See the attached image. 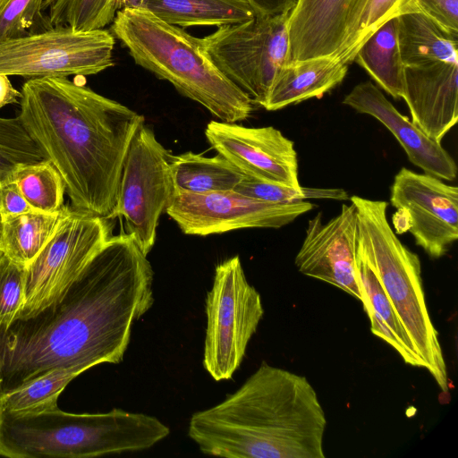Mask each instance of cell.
Returning <instances> with one entry per match:
<instances>
[{
	"label": "cell",
	"mask_w": 458,
	"mask_h": 458,
	"mask_svg": "<svg viewBox=\"0 0 458 458\" xmlns=\"http://www.w3.org/2000/svg\"><path fill=\"white\" fill-rule=\"evenodd\" d=\"M153 279L133 238L111 236L56 300L0 330V398L56 369L120 363L154 303Z\"/></svg>",
	"instance_id": "6da1fadb"
},
{
	"label": "cell",
	"mask_w": 458,
	"mask_h": 458,
	"mask_svg": "<svg viewBox=\"0 0 458 458\" xmlns=\"http://www.w3.org/2000/svg\"><path fill=\"white\" fill-rule=\"evenodd\" d=\"M19 118L61 175L72 208L110 219L144 116L67 77L27 80Z\"/></svg>",
	"instance_id": "7a4b0ae2"
},
{
	"label": "cell",
	"mask_w": 458,
	"mask_h": 458,
	"mask_svg": "<svg viewBox=\"0 0 458 458\" xmlns=\"http://www.w3.org/2000/svg\"><path fill=\"white\" fill-rule=\"evenodd\" d=\"M324 409L301 375L262 362L221 403L193 413L188 435L225 458H325Z\"/></svg>",
	"instance_id": "3957f363"
},
{
	"label": "cell",
	"mask_w": 458,
	"mask_h": 458,
	"mask_svg": "<svg viewBox=\"0 0 458 458\" xmlns=\"http://www.w3.org/2000/svg\"><path fill=\"white\" fill-rule=\"evenodd\" d=\"M111 30L136 64L170 82L219 121L238 123L250 117L253 103L218 70L200 38L144 8L118 11Z\"/></svg>",
	"instance_id": "277c9868"
},
{
	"label": "cell",
	"mask_w": 458,
	"mask_h": 458,
	"mask_svg": "<svg viewBox=\"0 0 458 458\" xmlns=\"http://www.w3.org/2000/svg\"><path fill=\"white\" fill-rule=\"evenodd\" d=\"M169 428L157 418L114 408L70 413L58 407L32 412L0 410V455L87 458L148 449Z\"/></svg>",
	"instance_id": "5b68a950"
},
{
	"label": "cell",
	"mask_w": 458,
	"mask_h": 458,
	"mask_svg": "<svg viewBox=\"0 0 458 458\" xmlns=\"http://www.w3.org/2000/svg\"><path fill=\"white\" fill-rule=\"evenodd\" d=\"M358 217L357 250L380 282L411 345L439 388L447 392L446 365L438 333L426 304L419 256L390 226L388 204L353 195Z\"/></svg>",
	"instance_id": "8992f818"
},
{
	"label": "cell",
	"mask_w": 458,
	"mask_h": 458,
	"mask_svg": "<svg viewBox=\"0 0 458 458\" xmlns=\"http://www.w3.org/2000/svg\"><path fill=\"white\" fill-rule=\"evenodd\" d=\"M206 315L203 367L215 381L229 380L264 315L261 296L248 282L238 255L216 265Z\"/></svg>",
	"instance_id": "52a82bcc"
},
{
	"label": "cell",
	"mask_w": 458,
	"mask_h": 458,
	"mask_svg": "<svg viewBox=\"0 0 458 458\" xmlns=\"http://www.w3.org/2000/svg\"><path fill=\"white\" fill-rule=\"evenodd\" d=\"M289 14H256L200 38L218 70L255 105L263 106L278 69L287 62Z\"/></svg>",
	"instance_id": "ba28073f"
},
{
	"label": "cell",
	"mask_w": 458,
	"mask_h": 458,
	"mask_svg": "<svg viewBox=\"0 0 458 458\" xmlns=\"http://www.w3.org/2000/svg\"><path fill=\"white\" fill-rule=\"evenodd\" d=\"M170 156L144 123L135 132L123 165L110 219H124L126 233L145 255L155 245L160 216L176 191Z\"/></svg>",
	"instance_id": "9c48e42d"
},
{
	"label": "cell",
	"mask_w": 458,
	"mask_h": 458,
	"mask_svg": "<svg viewBox=\"0 0 458 458\" xmlns=\"http://www.w3.org/2000/svg\"><path fill=\"white\" fill-rule=\"evenodd\" d=\"M109 220L66 206L55 233L26 267L24 301L16 318L34 315L70 286L112 236Z\"/></svg>",
	"instance_id": "30bf717a"
},
{
	"label": "cell",
	"mask_w": 458,
	"mask_h": 458,
	"mask_svg": "<svg viewBox=\"0 0 458 458\" xmlns=\"http://www.w3.org/2000/svg\"><path fill=\"white\" fill-rule=\"evenodd\" d=\"M114 36L107 30L49 28L0 42V74L27 80L88 76L114 65Z\"/></svg>",
	"instance_id": "8fae6325"
},
{
	"label": "cell",
	"mask_w": 458,
	"mask_h": 458,
	"mask_svg": "<svg viewBox=\"0 0 458 458\" xmlns=\"http://www.w3.org/2000/svg\"><path fill=\"white\" fill-rule=\"evenodd\" d=\"M312 208L306 200L269 202L234 190L207 193L176 190L165 212L183 233L208 236L245 228H280Z\"/></svg>",
	"instance_id": "7c38bea8"
},
{
	"label": "cell",
	"mask_w": 458,
	"mask_h": 458,
	"mask_svg": "<svg viewBox=\"0 0 458 458\" xmlns=\"http://www.w3.org/2000/svg\"><path fill=\"white\" fill-rule=\"evenodd\" d=\"M390 202L408 220L417 245L434 259L458 239V188L428 174L403 167L390 188Z\"/></svg>",
	"instance_id": "4fadbf2b"
},
{
	"label": "cell",
	"mask_w": 458,
	"mask_h": 458,
	"mask_svg": "<svg viewBox=\"0 0 458 458\" xmlns=\"http://www.w3.org/2000/svg\"><path fill=\"white\" fill-rule=\"evenodd\" d=\"M205 136L211 148L243 174L302 187L294 143L275 127L212 120Z\"/></svg>",
	"instance_id": "5bb4252c"
},
{
	"label": "cell",
	"mask_w": 458,
	"mask_h": 458,
	"mask_svg": "<svg viewBox=\"0 0 458 458\" xmlns=\"http://www.w3.org/2000/svg\"><path fill=\"white\" fill-rule=\"evenodd\" d=\"M358 233L357 212L352 202L343 204L340 212L327 222L318 213L308 221L294 259L297 269L360 301L355 269Z\"/></svg>",
	"instance_id": "9a60e30c"
},
{
	"label": "cell",
	"mask_w": 458,
	"mask_h": 458,
	"mask_svg": "<svg viewBox=\"0 0 458 458\" xmlns=\"http://www.w3.org/2000/svg\"><path fill=\"white\" fill-rule=\"evenodd\" d=\"M402 98L412 123L441 144L458 121V63L404 66Z\"/></svg>",
	"instance_id": "2e32d148"
},
{
	"label": "cell",
	"mask_w": 458,
	"mask_h": 458,
	"mask_svg": "<svg viewBox=\"0 0 458 458\" xmlns=\"http://www.w3.org/2000/svg\"><path fill=\"white\" fill-rule=\"evenodd\" d=\"M343 104L379 121L397 140L409 161L425 174L446 181L455 179L457 166L451 155L440 143L431 140L400 114L371 81L360 82L353 87L344 97Z\"/></svg>",
	"instance_id": "e0dca14e"
},
{
	"label": "cell",
	"mask_w": 458,
	"mask_h": 458,
	"mask_svg": "<svg viewBox=\"0 0 458 458\" xmlns=\"http://www.w3.org/2000/svg\"><path fill=\"white\" fill-rule=\"evenodd\" d=\"M350 2L299 0L288 18L287 62L335 56L344 41Z\"/></svg>",
	"instance_id": "ac0fdd59"
},
{
	"label": "cell",
	"mask_w": 458,
	"mask_h": 458,
	"mask_svg": "<svg viewBox=\"0 0 458 458\" xmlns=\"http://www.w3.org/2000/svg\"><path fill=\"white\" fill-rule=\"evenodd\" d=\"M348 65L335 56L287 62L277 71L262 107L276 111L313 98H321L339 85Z\"/></svg>",
	"instance_id": "d6986e66"
},
{
	"label": "cell",
	"mask_w": 458,
	"mask_h": 458,
	"mask_svg": "<svg viewBox=\"0 0 458 458\" xmlns=\"http://www.w3.org/2000/svg\"><path fill=\"white\" fill-rule=\"evenodd\" d=\"M396 18L398 47L404 66L438 61L458 63V35L421 13H405Z\"/></svg>",
	"instance_id": "ffe728a7"
},
{
	"label": "cell",
	"mask_w": 458,
	"mask_h": 458,
	"mask_svg": "<svg viewBox=\"0 0 458 458\" xmlns=\"http://www.w3.org/2000/svg\"><path fill=\"white\" fill-rule=\"evenodd\" d=\"M355 269L361 294L360 301L370 320L371 332L393 347L406 364L423 368L380 282L357 247Z\"/></svg>",
	"instance_id": "44dd1931"
},
{
	"label": "cell",
	"mask_w": 458,
	"mask_h": 458,
	"mask_svg": "<svg viewBox=\"0 0 458 458\" xmlns=\"http://www.w3.org/2000/svg\"><path fill=\"white\" fill-rule=\"evenodd\" d=\"M144 9L182 28L220 27L249 21L257 14L246 0H148Z\"/></svg>",
	"instance_id": "7402d4cb"
},
{
	"label": "cell",
	"mask_w": 458,
	"mask_h": 458,
	"mask_svg": "<svg viewBox=\"0 0 458 458\" xmlns=\"http://www.w3.org/2000/svg\"><path fill=\"white\" fill-rule=\"evenodd\" d=\"M65 208L64 206L53 213L30 209L1 217L0 250L14 262L27 267L55 233Z\"/></svg>",
	"instance_id": "603a6c76"
},
{
	"label": "cell",
	"mask_w": 458,
	"mask_h": 458,
	"mask_svg": "<svg viewBox=\"0 0 458 458\" xmlns=\"http://www.w3.org/2000/svg\"><path fill=\"white\" fill-rule=\"evenodd\" d=\"M353 62L393 98L403 97L404 65L398 47L396 17L386 21L366 39Z\"/></svg>",
	"instance_id": "cb8c5ba5"
},
{
	"label": "cell",
	"mask_w": 458,
	"mask_h": 458,
	"mask_svg": "<svg viewBox=\"0 0 458 458\" xmlns=\"http://www.w3.org/2000/svg\"><path fill=\"white\" fill-rule=\"evenodd\" d=\"M175 189L191 193L234 190L244 174L217 154L206 157L188 151L170 156Z\"/></svg>",
	"instance_id": "d4e9b609"
},
{
	"label": "cell",
	"mask_w": 458,
	"mask_h": 458,
	"mask_svg": "<svg viewBox=\"0 0 458 458\" xmlns=\"http://www.w3.org/2000/svg\"><path fill=\"white\" fill-rule=\"evenodd\" d=\"M414 0H351L342 46L335 54L349 64L361 45L388 20L409 13Z\"/></svg>",
	"instance_id": "484cf974"
},
{
	"label": "cell",
	"mask_w": 458,
	"mask_h": 458,
	"mask_svg": "<svg viewBox=\"0 0 458 458\" xmlns=\"http://www.w3.org/2000/svg\"><path fill=\"white\" fill-rule=\"evenodd\" d=\"M83 371L79 368H60L28 382L0 398V410L32 412L57 406L62 391Z\"/></svg>",
	"instance_id": "4316f807"
},
{
	"label": "cell",
	"mask_w": 458,
	"mask_h": 458,
	"mask_svg": "<svg viewBox=\"0 0 458 458\" xmlns=\"http://www.w3.org/2000/svg\"><path fill=\"white\" fill-rule=\"evenodd\" d=\"M12 180L34 210L53 213L64 206V181L48 160L19 167Z\"/></svg>",
	"instance_id": "83f0119b"
},
{
	"label": "cell",
	"mask_w": 458,
	"mask_h": 458,
	"mask_svg": "<svg viewBox=\"0 0 458 458\" xmlns=\"http://www.w3.org/2000/svg\"><path fill=\"white\" fill-rule=\"evenodd\" d=\"M49 28L68 27L75 32L104 30L122 9V0H52Z\"/></svg>",
	"instance_id": "f1b7e54d"
},
{
	"label": "cell",
	"mask_w": 458,
	"mask_h": 458,
	"mask_svg": "<svg viewBox=\"0 0 458 458\" xmlns=\"http://www.w3.org/2000/svg\"><path fill=\"white\" fill-rule=\"evenodd\" d=\"M47 160L19 116L0 117V183L11 180L25 165Z\"/></svg>",
	"instance_id": "f546056e"
},
{
	"label": "cell",
	"mask_w": 458,
	"mask_h": 458,
	"mask_svg": "<svg viewBox=\"0 0 458 458\" xmlns=\"http://www.w3.org/2000/svg\"><path fill=\"white\" fill-rule=\"evenodd\" d=\"M234 191L254 199L277 203L307 199H349L348 193L343 189L306 187L297 189L281 182L245 174Z\"/></svg>",
	"instance_id": "4dcf8cb0"
},
{
	"label": "cell",
	"mask_w": 458,
	"mask_h": 458,
	"mask_svg": "<svg viewBox=\"0 0 458 458\" xmlns=\"http://www.w3.org/2000/svg\"><path fill=\"white\" fill-rule=\"evenodd\" d=\"M26 267L0 250V330L18 316L24 301Z\"/></svg>",
	"instance_id": "1f68e13d"
},
{
	"label": "cell",
	"mask_w": 458,
	"mask_h": 458,
	"mask_svg": "<svg viewBox=\"0 0 458 458\" xmlns=\"http://www.w3.org/2000/svg\"><path fill=\"white\" fill-rule=\"evenodd\" d=\"M45 0H10L0 12V42L30 34Z\"/></svg>",
	"instance_id": "d6a6232c"
},
{
	"label": "cell",
	"mask_w": 458,
	"mask_h": 458,
	"mask_svg": "<svg viewBox=\"0 0 458 458\" xmlns=\"http://www.w3.org/2000/svg\"><path fill=\"white\" fill-rule=\"evenodd\" d=\"M421 13L448 32L458 35V0H414L409 13Z\"/></svg>",
	"instance_id": "836d02e7"
},
{
	"label": "cell",
	"mask_w": 458,
	"mask_h": 458,
	"mask_svg": "<svg viewBox=\"0 0 458 458\" xmlns=\"http://www.w3.org/2000/svg\"><path fill=\"white\" fill-rule=\"evenodd\" d=\"M32 208L12 179L0 183L1 217L18 215Z\"/></svg>",
	"instance_id": "e575fe53"
},
{
	"label": "cell",
	"mask_w": 458,
	"mask_h": 458,
	"mask_svg": "<svg viewBox=\"0 0 458 458\" xmlns=\"http://www.w3.org/2000/svg\"><path fill=\"white\" fill-rule=\"evenodd\" d=\"M257 14L280 15L290 13L299 0H246Z\"/></svg>",
	"instance_id": "d590c367"
},
{
	"label": "cell",
	"mask_w": 458,
	"mask_h": 458,
	"mask_svg": "<svg viewBox=\"0 0 458 458\" xmlns=\"http://www.w3.org/2000/svg\"><path fill=\"white\" fill-rule=\"evenodd\" d=\"M21 92L13 88L9 78L5 74H0V107L9 104L19 103Z\"/></svg>",
	"instance_id": "8d00e7d4"
},
{
	"label": "cell",
	"mask_w": 458,
	"mask_h": 458,
	"mask_svg": "<svg viewBox=\"0 0 458 458\" xmlns=\"http://www.w3.org/2000/svg\"><path fill=\"white\" fill-rule=\"evenodd\" d=\"M148 0H122V9L144 8Z\"/></svg>",
	"instance_id": "74e56055"
},
{
	"label": "cell",
	"mask_w": 458,
	"mask_h": 458,
	"mask_svg": "<svg viewBox=\"0 0 458 458\" xmlns=\"http://www.w3.org/2000/svg\"><path fill=\"white\" fill-rule=\"evenodd\" d=\"M10 0H0V12L7 4Z\"/></svg>",
	"instance_id": "f35d334b"
},
{
	"label": "cell",
	"mask_w": 458,
	"mask_h": 458,
	"mask_svg": "<svg viewBox=\"0 0 458 458\" xmlns=\"http://www.w3.org/2000/svg\"><path fill=\"white\" fill-rule=\"evenodd\" d=\"M52 0H45L44 1V4H43V8L42 10H46L47 8H48L50 3H51Z\"/></svg>",
	"instance_id": "ab89813d"
},
{
	"label": "cell",
	"mask_w": 458,
	"mask_h": 458,
	"mask_svg": "<svg viewBox=\"0 0 458 458\" xmlns=\"http://www.w3.org/2000/svg\"><path fill=\"white\" fill-rule=\"evenodd\" d=\"M1 226H2V218H1V216H0V238H1Z\"/></svg>",
	"instance_id": "60d3db41"
}]
</instances>
